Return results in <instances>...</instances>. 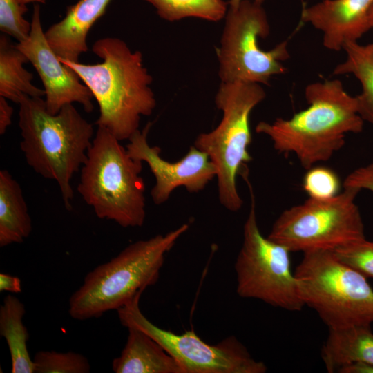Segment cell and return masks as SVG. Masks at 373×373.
<instances>
[{
    "instance_id": "6da1fadb",
    "label": "cell",
    "mask_w": 373,
    "mask_h": 373,
    "mask_svg": "<svg viewBox=\"0 0 373 373\" xmlns=\"http://www.w3.org/2000/svg\"><path fill=\"white\" fill-rule=\"evenodd\" d=\"M93 52L102 62L85 64L59 58L89 88L99 105L95 124L119 140H128L140 126L141 116L151 115L156 106L150 87L151 75L138 50L123 40L107 37L97 40Z\"/></svg>"
},
{
    "instance_id": "7a4b0ae2",
    "label": "cell",
    "mask_w": 373,
    "mask_h": 373,
    "mask_svg": "<svg viewBox=\"0 0 373 373\" xmlns=\"http://www.w3.org/2000/svg\"><path fill=\"white\" fill-rule=\"evenodd\" d=\"M308 106L288 119L260 122L257 133L267 136L279 153L294 155L308 169L329 160L345 143L347 133L363 131L356 97L348 94L338 79L307 86Z\"/></svg>"
},
{
    "instance_id": "3957f363",
    "label": "cell",
    "mask_w": 373,
    "mask_h": 373,
    "mask_svg": "<svg viewBox=\"0 0 373 373\" xmlns=\"http://www.w3.org/2000/svg\"><path fill=\"white\" fill-rule=\"evenodd\" d=\"M20 149L28 164L42 177L55 180L66 209H72L71 179L87 159L94 135L92 124L73 106L50 113L42 97L25 96L19 103Z\"/></svg>"
},
{
    "instance_id": "277c9868",
    "label": "cell",
    "mask_w": 373,
    "mask_h": 373,
    "mask_svg": "<svg viewBox=\"0 0 373 373\" xmlns=\"http://www.w3.org/2000/svg\"><path fill=\"white\" fill-rule=\"evenodd\" d=\"M183 224L166 234L134 242L84 277L68 300L75 320L97 318L124 307L158 280L165 255L189 229Z\"/></svg>"
},
{
    "instance_id": "5b68a950",
    "label": "cell",
    "mask_w": 373,
    "mask_h": 373,
    "mask_svg": "<svg viewBox=\"0 0 373 373\" xmlns=\"http://www.w3.org/2000/svg\"><path fill=\"white\" fill-rule=\"evenodd\" d=\"M142 163L111 133L97 126L80 169L77 191L99 218L124 228L142 227L146 217Z\"/></svg>"
},
{
    "instance_id": "8992f818",
    "label": "cell",
    "mask_w": 373,
    "mask_h": 373,
    "mask_svg": "<svg viewBox=\"0 0 373 373\" xmlns=\"http://www.w3.org/2000/svg\"><path fill=\"white\" fill-rule=\"evenodd\" d=\"M266 97L260 84L245 82H222L216 93V106L222 112L219 124L198 135L194 146L204 152L217 170L218 199L233 212L239 211L243 200L237 188V177L246 172L252 157L250 115Z\"/></svg>"
},
{
    "instance_id": "52a82bcc",
    "label": "cell",
    "mask_w": 373,
    "mask_h": 373,
    "mask_svg": "<svg viewBox=\"0 0 373 373\" xmlns=\"http://www.w3.org/2000/svg\"><path fill=\"white\" fill-rule=\"evenodd\" d=\"M300 296L329 329L373 323V289L367 278L341 262L332 250L303 254L296 267Z\"/></svg>"
},
{
    "instance_id": "ba28073f",
    "label": "cell",
    "mask_w": 373,
    "mask_h": 373,
    "mask_svg": "<svg viewBox=\"0 0 373 373\" xmlns=\"http://www.w3.org/2000/svg\"><path fill=\"white\" fill-rule=\"evenodd\" d=\"M327 200L308 198L284 210L267 236L291 252L333 250L365 238L364 224L352 187Z\"/></svg>"
},
{
    "instance_id": "9c48e42d",
    "label": "cell",
    "mask_w": 373,
    "mask_h": 373,
    "mask_svg": "<svg viewBox=\"0 0 373 373\" xmlns=\"http://www.w3.org/2000/svg\"><path fill=\"white\" fill-rule=\"evenodd\" d=\"M250 186V209L243 226V240L235 263L237 294L288 311L305 306L291 269L290 251L261 233Z\"/></svg>"
},
{
    "instance_id": "30bf717a",
    "label": "cell",
    "mask_w": 373,
    "mask_h": 373,
    "mask_svg": "<svg viewBox=\"0 0 373 373\" xmlns=\"http://www.w3.org/2000/svg\"><path fill=\"white\" fill-rule=\"evenodd\" d=\"M269 33V24L262 4L242 0L229 6L216 54L222 82H245L269 84L271 77L285 73L282 61L289 57L287 41L263 50L259 38Z\"/></svg>"
},
{
    "instance_id": "8fae6325",
    "label": "cell",
    "mask_w": 373,
    "mask_h": 373,
    "mask_svg": "<svg viewBox=\"0 0 373 373\" xmlns=\"http://www.w3.org/2000/svg\"><path fill=\"white\" fill-rule=\"evenodd\" d=\"M137 296L117 310L121 324L144 332L160 344L181 366L183 373H265L266 365L254 358L236 337L216 345L202 340L193 330L178 334L151 323L139 306Z\"/></svg>"
},
{
    "instance_id": "7c38bea8",
    "label": "cell",
    "mask_w": 373,
    "mask_h": 373,
    "mask_svg": "<svg viewBox=\"0 0 373 373\" xmlns=\"http://www.w3.org/2000/svg\"><path fill=\"white\" fill-rule=\"evenodd\" d=\"M151 125L149 122L142 131H136L128 140L126 148L133 157L146 162L153 174L155 184L151 196L155 204L166 202L178 187L183 186L189 193H198L216 178L215 165L207 153L194 145L175 162L162 158L160 148L149 144L148 134Z\"/></svg>"
},
{
    "instance_id": "4fadbf2b",
    "label": "cell",
    "mask_w": 373,
    "mask_h": 373,
    "mask_svg": "<svg viewBox=\"0 0 373 373\" xmlns=\"http://www.w3.org/2000/svg\"><path fill=\"white\" fill-rule=\"evenodd\" d=\"M28 37L16 44L35 68L43 84L48 111L57 114L61 108L75 102L90 113L94 108L93 96L78 75L66 66L49 45L44 31L40 6H34Z\"/></svg>"
},
{
    "instance_id": "5bb4252c",
    "label": "cell",
    "mask_w": 373,
    "mask_h": 373,
    "mask_svg": "<svg viewBox=\"0 0 373 373\" xmlns=\"http://www.w3.org/2000/svg\"><path fill=\"white\" fill-rule=\"evenodd\" d=\"M372 6L373 0H323L303 7L301 21L322 32L326 48L338 51L370 30Z\"/></svg>"
},
{
    "instance_id": "9a60e30c",
    "label": "cell",
    "mask_w": 373,
    "mask_h": 373,
    "mask_svg": "<svg viewBox=\"0 0 373 373\" xmlns=\"http://www.w3.org/2000/svg\"><path fill=\"white\" fill-rule=\"evenodd\" d=\"M111 0H79L68 8L65 16L45 31L46 38L58 57L79 61L88 51L89 30L105 12Z\"/></svg>"
},
{
    "instance_id": "2e32d148",
    "label": "cell",
    "mask_w": 373,
    "mask_h": 373,
    "mask_svg": "<svg viewBox=\"0 0 373 373\" xmlns=\"http://www.w3.org/2000/svg\"><path fill=\"white\" fill-rule=\"evenodd\" d=\"M128 334L120 355L112 362L115 373H183L178 361L149 335L137 328Z\"/></svg>"
},
{
    "instance_id": "e0dca14e",
    "label": "cell",
    "mask_w": 373,
    "mask_h": 373,
    "mask_svg": "<svg viewBox=\"0 0 373 373\" xmlns=\"http://www.w3.org/2000/svg\"><path fill=\"white\" fill-rule=\"evenodd\" d=\"M321 358L329 373L354 362L373 365V333L370 325L329 329L321 349Z\"/></svg>"
},
{
    "instance_id": "ac0fdd59",
    "label": "cell",
    "mask_w": 373,
    "mask_h": 373,
    "mask_svg": "<svg viewBox=\"0 0 373 373\" xmlns=\"http://www.w3.org/2000/svg\"><path fill=\"white\" fill-rule=\"evenodd\" d=\"M32 231L21 188L7 170L0 171V247L21 243Z\"/></svg>"
},
{
    "instance_id": "d6986e66",
    "label": "cell",
    "mask_w": 373,
    "mask_h": 373,
    "mask_svg": "<svg viewBox=\"0 0 373 373\" xmlns=\"http://www.w3.org/2000/svg\"><path fill=\"white\" fill-rule=\"evenodd\" d=\"M28 62L26 56L8 35L0 36V96L19 104L25 96L45 95L44 90L32 83V74L23 67Z\"/></svg>"
},
{
    "instance_id": "ffe728a7",
    "label": "cell",
    "mask_w": 373,
    "mask_h": 373,
    "mask_svg": "<svg viewBox=\"0 0 373 373\" xmlns=\"http://www.w3.org/2000/svg\"><path fill=\"white\" fill-rule=\"evenodd\" d=\"M24 304L8 294L0 306V335L8 346L12 373H35V364L28 350V332L23 323Z\"/></svg>"
},
{
    "instance_id": "44dd1931",
    "label": "cell",
    "mask_w": 373,
    "mask_h": 373,
    "mask_svg": "<svg viewBox=\"0 0 373 373\" xmlns=\"http://www.w3.org/2000/svg\"><path fill=\"white\" fill-rule=\"evenodd\" d=\"M346 59L334 70V75L352 74L362 91L356 96L358 113L364 121L373 123V42L367 45L348 42L343 48Z\"/></svg>"
},
{
    "instance_id": "7402d4cb",
    "label": "cell",
    "mask_w": 373,
    "mask_h": 373,
    "mask_svg": "<svg viewBox=\"0 0 373 373\" xmlns=\"http://www.w3.org/2000/svg\"><path fill=\"white\" fill-rule=\"evenodd\" d=\"M162 19L173 21L186 17H198L211 21L224 18L227 3L223 0H146Z\"/></svg>"
},
{
    "instance_id": "603a6c76",
    "label": "cell",
    "mask_w": 373,
    "mask_h": 373,
    "mask_svg": "<svg viewBox=\"0 0 373 373\" xmlns=\"http://www.w3.org/2000/svg\"><path fill=\"white\" fill-rule=\"evenodd\" d=\"M35 373H88V360L74 352L39 351L33 357Z\"/></svg>"
},
{
    "instance_id": "cb8c5ba5",
    "label": "cell",
    "mask_w": 373,
    "mask_h": 373,
    "mask_svg": "<svg viewBox=\"0 0 373 373\" xmlns=\"http://www.w3.org/2000/svg\"><path fill=\"white\" fill-rule=\"evenodd\" d=\"M341 183L338 175L332 169L315 165L308 169L303 179V189L308 198L327 200L338 194Z\"/></svg>"
},
{
    "instance_id": "d4e9b609",
    "label": "cell",
    "mask_w": 373,
    "mask_h": 373,
    "mask_svg": "<svg viewBox=\"0 0 373 373\" xmlns=\"http://www.w3.org/2000/svg\"><path fill=\"white\" fill-rule=\"evenodd\" d=\"M26 4L23 0H0V30L18 42L25 40L31 29V23L23 17Z\"/></svg>"
},
{
    "instance_id": "484cf974",
    "label": "cell",
    "mask_w": 373,
    "mask_h": 373,
    "mask_svg": "<svg viewBox=\"0 0 373 373\" xmlns=\"http://www.w3.org/2000/svg\"><path fill=\"white\" fill-rule=\"evenodd\" d=\"M332 251L345 265L366 278H373V241L363 238L340 246Z\"/></svg>"
},
{
    "instance_id": "4316f807",
    "label": "cell",
    "mask_w": 373,
    "mask_h": 373,
    "mask_svg": "<svg viewBox=\"0 0 373 373\" xmlns=\"http://www.w3.org/2000/svg\"><path fill=\"white\" fill-rule=\"evenodd\" d=\"M343 187H352L367 190L373 193V163H370L350 172L344 179Z\"/></svg>"
},
{
    "instance_id": "83f0119b",
    "label": "cell",
    "mask_w": 373,
    "mask_h": 373,
    "mask_svg": "<svg viewBox=\"0 0 373 373\" xmlns=\"http://www.w3.org/2000/svg\"><path fill=\"white\" fill-rule=\"evenodd\" d=\"M21 291V282L19 277L5 273L0 274V291L19 294Z\"/></svg>"
},
{
    "instance_id": "f1b7e54d",
    "label": "cell",
    "mask_w": 373,
    "mask_h": 373,
    "mask_svg": "<svg viewBox=\"0 0 373 373\" xmlns=\"http://www.w3.org/2000/svg\"><path fill=\"white\" fill-rule=\"evenodd\" d=\"M8 99L0 96V134L3 135L7 128L11 124L13 108L8 104Z\"/></svg>"
},
{
    "instance_id": "f546056e",
    "label": "cell",
    "mask_w": 373,
    "mask_h": 373,
    "mask_svg": "<svg viewBox=\"0 0 373 373\" xmlns=\"http://www.w3.org/2000/svg\"><path fill=\"white\" fill-rule=\"evenodd\" d=\"M340 373H373V365L365 362H354L341 367Z\"/></svg>"
},
{
    "instance_id": "4dcf8cb0",
    "label": "cell",
    "mask_w": 373,
    "mask_h": 373,
    "mask_svg": "<svg viewBox=\"0 0 373 373\" xmlns=\"http://www.w3.org/2000/svg\"><path fill=\"white\" fill-rule=\"evenodd\" d=\"M242 0H229V6H238ZM256 3H258L260 4H262L265 0H252Z\"/></svg>"
},
{
    "instance_id": "1f68e13d",
    "label": "cell",
    "mask_w": 373,
    "mask_h": 373,
    "mask_svg": "<svg viewBox=\"0 0 373 373\" xmlns=\"http://www.w3.org/2000/svg\"><path fill=\"white\" fill-rule=\"evenodd\" d=\"M369 21H370V30H373V6L370 12Z\"/></svg>"
},
{
    "instance_id": "d6a6232c",
    "label": "cell",
    "mask_w": 373,
    "mask_h": 373,
    "mask_svg": "<svg viewBox=\"0 0 373 373\" xmlns=\"http://www.w3.org/2000/svg\"><path fill=\"white\" fill-rule=\"evenodd\" d=\"M24 2L26 3H45V0H23Z\"/></svg>"
}]
</instances>
